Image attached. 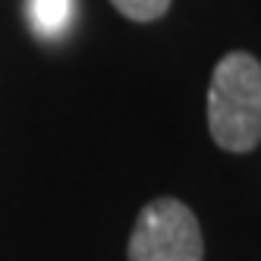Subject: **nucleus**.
I'll list each match as a JSON object with an SVG mask.
<instances>
[{"mask_svg": "<svg viewBox=\"0 0 261 261\" xmlns=\"http://www.w3.org/2000/svg\"><path fill=\"white\" fill-rule=\"evenodd\" d=\"M208 129L217 148L249 154L261 142V63L246 50L217 60L208 85Z\"/></svg>", "mask_w": 261, "mask_h": 261, "instance_id": "1", "label": "nucleus"}, {"mask_svg": "<svg viewBox=\"0 0 261 261\" xmlns=\"http://www.w3.org/2000/svg\"><path fill=\"white\" fill-rule=\"evenodd\" d=\"M129 261H201L204 239L198 217L179 198H154L139 211L129 233Z\"/></svg>", "mask_w": 261, "mask_h": 261, "instance_id": "2", "label": "nucleus"}, {"mask_svg": "<svg viewBox=\"0 0 261 261\" xmlns=\"http://www.w3.org/2000/svg\"><path fill=\"white\" fill-rule=\"evenodd\" d=\"M72 0H29L32 22L41 35H60L72 22Z\"/></svg>", "mask_w": 261, "mask_h": 261, "instance_id": "3", "label": "nucleus"}, {"mask_svg": "<svg viewBox=\"0 0 261 261\" xmlns=\"http://www.w3.org/2000/svg\"><path fill=\"white\" fill-rule=\"evenodd\" d=\"M110 4L120 16H126L133 22H154L170 10L173 0H110Z\"/></svg>", "mask_w": 261, "mask_h": 261, "instance_id": "4", "label": "nucleus"}]
</instances>
